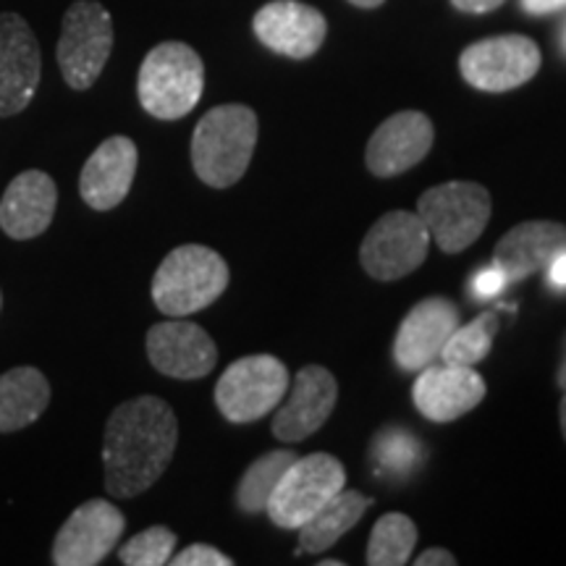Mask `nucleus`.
<instances>
[{"instance_id": "nucleus-16", "label": "nucleus", "mask_w": 566, "mask_h": 566, "mask_svg": "<svg viewBox=\"0 0 566 566\" xmlns=\"http://www.w3.org/2000/svg\"><path fill=\"white\" fill-rule=\"evenodd\" d=\"M252 30L268 51L304 61L323 48L328 21L300 0H273L254 13Z\"/></svg>"}, {"instance_id": "nucleus-22", "label": "nucleus", "mask_w": 566, "mask_h": 566, "mask_svg": "<svg viewBox=\"0 0 566 566\" xmlns=\"http://www.w3.org/2000/svg\"><path fill=\"white\" fill-rule=\"evenodd\" d=\"M51 405V384L38 367L21 365L0 375V433L38 422Z\"/></svg>"}, {"instance_id": "nucleus-30", "label": "nucleus", "mask_w": 566, "mask_h": 566, "mask_svg": "<svg viewBox=\"0 0 566 566\" xmlns=\"http://www.w3.org/2000/svg\"><path fill=\"white\" fill-rule=\"evenodd\" d=\"M504 286H506V275L501 273L499 268L495 265L480 268V271L470 279V296L478 302L491 300V296L501 294V289Z\"/></svg>"}, {"instance_id": "nucleus-4", "label": "nucleus", "mask_w": 566, "mask_h": 566, "mask_svg": "<svg viewBox=\"0 0 566 566\" xmlns=\"http://www.w3.org/2000/svg\"><path fill=\"white\" fill-rule=\"evenodd\" d=\"M205 90V63L187 42H160L139 66V105L160 122H176L195 111Z\"/></svg>"}, {"instance_id": "nucleus-32", "label": "nucleus", "mask_w": 566, "mask_h": 566, "mask_svg": "<svg viewBox=\"0 0 566 566\" xmlns=\"http://www.w3.org/2000/svg\"><path fill=\"white\" fill-rule=\"evenodd\" d=\"M504 3L506 0H451V6L464 13H491L495 9H501Z\"/></svg>"}, {"instance_id": "nucleus-20", "label": "nucleus", "mask_w": 566, "mask_h": 566, "mask_svg": "<svg viewBox=\"0 0 566 566\" xmlns=\"http://www.w3.org/2000/svg\"><path fill=\"white\" fill-rule=\"evenodd\" d=\"M59 187L48 174L24 171L9 184L0 200V229L6 237L27 242L51 229Z\"/></svg>"}, {"instance_id": "nucleus-1", "label": "nucleus", "mask_w": 566, "mask_h": 566, "mask_svg": "<svg viewBox=\"0 0 566 566\" xmlns=\"http://www.w3.org/2000/svg\"><path fill=\"white\" fill-rule=\"evenodd\" d=\"M179 443V420L158 396H137L113 409L103 438L105 491L134 499L163 478Z\"/></svg>"}, {"instance_id": "nucleus-12", "label": "nucleus", "mask_w": 566, "mask_h": 566, "mask_svg": "<svg viewBox=\"0 0 566 566\" xmlns=\"http://www.w3.org/2000/svg\"><path fill=\"white\" fill-rule=\"evenodd\" d=\"M42 74L40 45L19 13H0V118L32 103Z\"/></svg>"}, {"instance_id": "nucleus-23", "label": "nucleus", "mask_w": 566, "mask_h": 566, "mask_svg": "<svg viewBox=\"0 0 566 566\" xmlns=\"http://www.w3.org/2000/svg\"><path fill=\"white\" fill-rule=\"evenodd\" d=\"M367 506H370V501L359 491H346V488L338 491L302 527H296V533H300V548L296 551H302V554H323V551L334 548L363 520Z\"/></svg>"}, {"instance_id": "nucleus-17", "label": "nucleus", "mask_w": 566, "mask_h": 566, "mask_svg": "<svg viewBox=\"0 0 566 566\" xmlns=\"http://www.w3.org/2000/svg\"><path fill=\"white\" fill-rule=\"evenodd\" d=\"M433 122L420 111H399L386 118L367 142V168L378 179H391L415 168L433 147Z\"/></svg>"}, {"instance_id": "nucleus-28", "label": "nucleus", "mask_w": 566, "mask_h": 566, "mask_svg": "<svg viewBox=\"0 0 566 566\" xmlns=\"http://www.w3.org/2000/svg\"><path fill=\"white\" fill-rule=\"evenodd\" d=\"M176 548V535L168 527L155 525L142 530L139 535H134L132 541H126L118 558L126 566H163L171 562Z\"/></svg>"}, {"instance_id": "nucleus-35", "label": "nucleus", "mask_w": 566, "mask_h": 566, "mask_svg": "<svg viewBox=\"0 0 566 566\" xmlns=\"http://www.w3.org/2000/svg\"><path fill=\"white\" fill-rule=\"evenodd\" d=\"M352 6H357V9H378V6H384L386 0H349Z\"/></svg>"}, {"instance_id": "nucleus-24", "label": "nucleus", "mask_w": 566, "mask_h": 566, "mask_svg": "<svg viewBox=\"0 0 566 566\" xmlns=\"http://www.w3.org/2000/svg\"><path fill=\"white\" fill-rule=\"evenodd\" d=\"M296 462L294 451H271L247 467V472L237 485V506L244 514H265L268 501L281 483L283 472Z\"/></svg>"}, {"instance_id": "nucleus-5", "label": "nucleus", "mask_w": 566, "mask_h": 566, "mask_svg": "<svg viewBox=\"0 0 566 566\" xmlns=\"http://www.w3.org/2000/svg\"><path fill=\"white\" fill-rule=\"evenodd\" d=\"M417 216L428 226L430 242L446 254L475 244L491 221V195L483 184L446 181L417 200Z\"/></svg>"}, {"instance_id": "nucleus-40", "label": "nucleus", "mask_w": 566, "mask_h": 566, "mask_svg": "<svg viewBox=\"0 0 566 566\" xmlns=\"http://www.w3.org/2000/svg\"><path fill=\"white\" fill-rule=\"evenodd\" d=\"M564 42H566V34H564Z\"/></svg>"}, {"instance_id": "nucleus-6", "label": "nucleus", "mask_w": 566, "mask_h": 566, "mask_svg": "<svg viewBox=\"0 0 566 566\" xmlns=\"http://www.w3.org/2000/svg\"><path fill=\"white\" fill-rule=\"evenodd\" d=\"M113 51V21L97 0H76L61 21V38L55 59L63 82L71 90H90L101 80Z\"/></svg>"}, {"instance_id": "nucleus-25", "label": "nucleus", "mask_w": 566, "mask_h": 566, "mask_svg": "<svg viewBox=\"0 0 566 566\" xmlns=\"http://www.w3.org/2000/svg\"><path fill=\"white\" fill-rule=\"evenodd\" d=\"M417 525L407 514L391 512L375 522L370 543H367V564L370 566H405L415 554Z\"/></svg>"}, {"instance_id": "nucleus-38", "label": "nucleus", "mask_w": 566, "mask_h": 566, "mask_svg": "<svg viewBox=\"0 0 566 566\" xmlns=\"http://www.w3.org/2000/svg\"><path fill=\"white\" fill-rule=\"evenodd\" d=\"M321 566H342V562H321Z\"/></svg>"}, {"instance_id": "nucleus-18", "label": "nucleus", "mask_w": 566, "mask_h": 566, "mask_svg": "<svg viewBox=\"0 0 566 566\" xmlns=\"http://www.w3.org/2000/svg\"><path fill=\"white\" fill-rule=\"evenodd\" d=\"M415 407L430 422H454L485 399L483 375L472 367H424L412 391Z\"/></svg>"}, {"instance_id": "nucleus-26", "label": "nucleus", "mask_w": 566, "mask_h": 566, "mask_svg": "<svg viewBox=\"0 0 566 566\" xmlns=\"http://www.w3.org/2000/svg\"><path fill=\"white\" fill-rule=\"evenodd\" d=\"M370 457L380 475L407 478L422 464L424 449L409 430L386 428L375 436Z\"/></svg>"}, {"instance_id": "nucleus-8", "label": "nucleus", "mask_w": 566, "mask_h": 566, "mask_svg": "<svg viewBox=\"0 0 566 566\" xmlns=\"http://www.w3.org/2000/svg\"><path fill=\"white\" fill-rule=\"evenodd\" d=\"M346 488V470L336 457L317 454L296 457V462L283 472L281 483L268 501L265 514L281 530H296L323 509L338 491Z\"/></svg>"}, {"instance_id": "nucleus-19", "label": "nucleus", "mask_w": 566, "mask_h": 566, "mask_svg": "<svg viewBox=\"0 0 566 566\" xmlns=\"http://www.w3.org/2000/svg\"><path fill=\"white\" fill-rule=\"evenodd\" d=\"M139 153L129 137H108L90 155L80 176V195L92 210H113L132 192Z\"/></svg>"}, {"instance_id": "nucleus-29", "label": "nucleus", "mask_w": 566, "mask_h": 566, "mask_svg": "<svg viewBox=\"0 0 566 566\" xmlns=\"http://www.w3.org/2000/svg\"><path fill=\"white\" fill-rule=\"evenodd\" d=\"M168 564H174V566H231L233 558L221 554L218 548L205 546V543H195V546L184 548L181 554H174Z\"/></svg>"}, {"instance_id": "nucleus-3", "label": "nucleus", "mask_w": 566, "mask_h": 566, "mask_svg": "<svg viewBox=\"0 0 566 566\" xmlns=\"http://www.w3.org/2000/svg\"><path fill=\"white\" fill-rule=\"evenodd\" d=\"M229 265L216 250L181 244L166 254L153 279V302L166 317H189L208 307L229 286Z\"/></svg>"}, {"instance_id": "nucleus-37", "label": "nucleus", "mask_w": 566, "mask_h": 566, "mask_svg": "<svg viewBox=\"0 0 566 566\" xmlns=\"http://www.w3.org/2000/svg\"><path fill=\"white\" fill-rule=\"evenodd\" d=\"M558 417H562V433H564V441H566V391H564V399H562V409H558Z\"/></svg>"}, {"instance_id": "nucleus-11", "label": "nucleus", "mask_w": 566, "mask_h": 566, "mask_svg": "<svg viewBox=\"0 0 566 566\" xmlns=\"http://www.w3.org/2000/svg\"><path fill=\"white\" fill-rule=\"evenodd\" d=\"M126 530V516L105 499H92L76 506L63 522L53 543L55 566H95L118 546Z\"/></svg>"}, {"instance_id": "nucleus-9", "label": "nucleus", "mask_w": 566, "mask_h": 566, "mask_svg": "<svg viewBox=\"0 0 566 566\" xmlns=\"http://www.w3.org/2000/svg\"><path fill=\"white\" fill-rule=\"evenodd\" d=\"M430 250V231L417 212L394 210L380 216L367 231L359 260L375 281H399L424 263Z\"/></svg>"}, {"instance_id": "nucleus-33", "label": "nucleus", "mask_w": 566, "mask_h": 566, "mask_svg": "<svg viewBox=\"0 0 566 566\" xmlns=\"http://www.w3.org/2000/svg\"><path fill=\"white\" fill-rule=\"evenodd\" d=\"M520 3L533 17H546V13L566 9V0H520Z\"/></svg>"}, {"instance_id": "nucleus-15", "label": "nucleus", "mask_w": 566, "mask_h": 566, "mask_svg": "<svg viewBox=\"0 0 566 566\" xmlns=\"http://www.w3.org/2000/svg\"><path fill=\"white\" fill-rule=\"evenodd\" d=\"M459 328V310L443 296H428L417 302L399 325L394 342V359L401 370H424L441 357L446 342Z\"/></svg>"}, {"instance_id": "nucleus-13", "label": "nucleus", "mask_w": 566, "mask_h": 566, "mask_svg": "<svg viewBox=\"0 0 566 566\" xmlns=\"http://www.w3.org/2000/svg\"><path fill=\"white\" fill-rule=\"evenodd\" d=\"M145 346L155 370L176 380H200L218 363V346L208 331L184 317L153 325Z\"/></svg>"}, {"instance_id": "nucleus-34", "label": "nucleus", "mask_w": 566, "mask_h": 566, "mask_svg": "<svg viewBox=\"0 0 566 566\" xmlns=\"http://www.w3.org/2000/svg\"><path fill=\"white\" fill-rule=\"evenodd\" d=\"M548 283L554 289H566V250L558 252L548 263Z\"/></svg>"}, {"instance_id": "nucleus-27", "label": "nucleus", "mask_w": 566, "mask_h": 566, "mask_svg": "<svg viewBox=\"0 0 566 566\" xmlns=\"http://www.w3.org/2000/svg\"><path fill=\"white\" fill-rule=\"evenodd\" d=\"M495 331H499V315L495 313L478 315L475 321L467 325L459 323V328L451 334L441 352L443 365L475 367L478 363H483L488 352H491Z\"/></svg>"}, {"instance_id": "nucleus-21", "label": "nucleus", "mask_w": 566, "mask_h": 566, "mask_svg": "<svg viewBox=\"0 0 566 566\" xmlns=\"http://www.w3.org/2000/svg\"><path fill=\"white\" fill-rule=\"evenodd\" d=\"M562 250H566L564 223L525 221L501 237L493 252V265L506 275V283H516L548 268Z\"/></svg>"}, {"instance_id": "nucleus-36", "label": "nucleus", "mask_w": 566, "mask_h": 566, "mask_svg": "<svg viewBox=\"0 0 566 566\" xmlns=\"http://www.w3.org/2000/svg\"><path fill=\"white\" fill-rule=\"evenodd\" d=\"M556 384H558V388H564V391H566V346H564L562 367H558V373H556Z\"/></svg>"}, {"instance_id": "nucleus-2", "label": "nucleus", "mask_w": 566, "mask_h": 566, "mask_svg": "<svg viewBox=\"0 0 566 566\" xmlns=\"http://www.w3.org/2000/svg\"><path fill=\"white\" fill-rule=\"evenodd\" d=\"M258 113L229 103L205 113L192 134V168L197 179L212 189L233 187L244 179L258 147Z\"/></svg>"}, {"instance_id": "nucleus-10", "label": "nucleus", "mask_w": 566, "mask_h": 566, "mask_svg": "<svg viewBox=\"0 0 566 566\" xmlns=\"http://www.w3.org/2000/svg\"><path fill=\"white\" fill-rule=\"evenodd\" d=\"M541 61V48L525 34H499L464 48L459 71L480 92H509L533 80Z\"/></svg>"}, {"instance_id": "nucleus-39", "label": "nucleus", "mask_w": 566, "mask_h": 566, "mask_svg": "<svg viewBox=\"0 0 566 566\" xmlns=\"http://www.w3.org/2000/svg\"><path fill=\"white\" fill-rule=\"evenodd\" d=\"M0 310H3V294H0Z\"/></svg>"}, {"instance_id": "nucleus-14", "label": "nucleus", "mask_w": 566, "mask_h": 566, "mask_svg": "<svg viewBox=\"0 0 566 566\" xmlns=\"http://www.w3.org/2000/svg\"><path fill=\"white\" fill-rule=\"evenodd\" d=\"M338 401V384L334 373L321 365L302 367L294 378L286 401L279 405L273 417V436L283 443H300L321 430L334 415Z\"/></svg>"}, {"instance_id": "nucleus-7", "label": "nucleus", "mask_w": 566, "mask_h": 566, "mask_svg": "<svg viewBox=\"0 0 566 566\" xmlns=\"http://www.w3.org/2000/svg\"><path fill=\"white\" fill-rule=\"evenodd\" d=\"M289 391V370L279 357L252 354L226 367L216 384V407L233 424L271 415Z\"/></svg>"}, {"instance_id": "nucleus-31", "label": "nucleus", "mask_w": 566, "mask_h": 566, "mask_svg": "<svg viewBox=\"0 0 566 566\" xmlns=\"http://www.w3.org/2000/svg\"><path fill=\"white\" fill-rule=\"evenodd\" d=\"M417 566H454L457 558L446 548H428L415 558Z\"/></svg>"}]
</instances>
